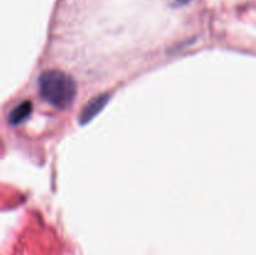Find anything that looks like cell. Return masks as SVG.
Listing matches in <instances>:
<instances>
[{
	"mask_svg": "<svg viewBox=\"0 0 256 255\" xmlns=\"http://www.w3.org/2000/svg\"><path fill=\"white\" fill-rule=\"evenodd\" d=\"M32 112V104L29 100H24V102H19L16 106H14L12 109V112H9V116L8 120L12 125L16 126V125L22 124V122H26L30 118Z\"/></svg>",
	"mask_w": 256,
	"mask_h": 255,
	"instance_id": "3",
	"label": "cell"
},
{
	"mask_svg": "<svg viewBox=\"0 0 256 255\" xmlns=\"http://www.w3.org/2000/svg\"><path fill=\"white\" fill-rule=\"evenodd\" d=\"M178 2H182V4H185V2H189V0H178Z\"/></svg>",
	"mask_w": 256,
	"mask_h": 255,
	"instance_id": "4",
	"label": "cell"
},
{
	"mask_svg": "<svg viewBox=\"0 0 256 255\" xmlns=\"http://www.w3.org/2000/svg\"><path fill=\"white\" fill-rule=\"evenodd\" d=\"M42 99L56 109H68L76 96V82L66 72L50 69L42 72L38 80Z\"/></svg>",
	"mask_w": 256,
	"mask_h": 255,
	"instance_id": "1",
	"label": "cell"
},
{
	"mask_svg": "<svg viewBox=\"0 0 256 255\" xmlns=\"http://www.w3.org/2000/svg\"><path fill=\"white\" fill-rule=\"evenodd\" d=\"M110 95L109 94H100L98 96L92 98L84 108H82V112H80V124L85 125L88 122H92L96 115H99L102 112V110L104 109L105 105L109 102Z\"/></svg>",
	"mask_w": 256,
	"mask_h": 255,
	"instance_id": "2",
	"label": "cell"
}]
</instances>
